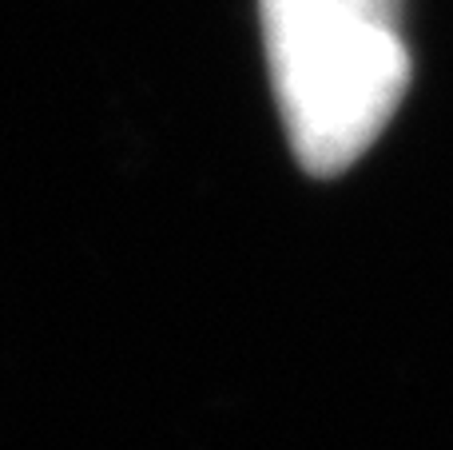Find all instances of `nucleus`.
Instances as JSON below:
<instances>
[{
  "instance_id": "nucleus-1",
  "label": "nucleus",
  "mask_w": 453,
  "mask_h": 450,
  "mask_svg": "<svg viewBox=\"0 0 453 450\" xmlns=\"http://www.w3.org/2000/svg\"><path fill=\"white\" fill-rule=\"evenodd\" d=\"M282 124L311 175L366 156L410 88L398 24L350 0H258Z\"/></svg>"
},
{
  "instance_id": "nucleus-2",
  "label": "nucleus",
  "mask_w": 453,
  "mask_h": 450,
  "mask_svg": "<svg viewBox=\"0 0 453 450\" xmlns=\"http://www.w3.org/2000/svg\"><path fill=\"white\" fill-rule=\"evenodd\" d=\"M350 4L366 8V12L382 16V20H394V24L402 20V0H350Z\"/></svg>"
}]
</instances>
